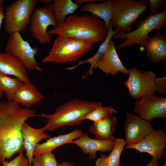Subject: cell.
<instances>
[{"label":"cell","instance_id":"20","mask_svg":"<svg viewBox=\"0 0 166 166\" xmlns=\"http://www.w3.org/2000/svg\"><path fill=\"white\" fill-rule=\"evenodd\" d=\"M117 124L116 117L113 115L100 121L93 122L89 130L96 139L114 142L115 138L114 133Z\"/></svg>","mask_w":166,"mask_h":166},{"label":"cell","instance_id":"11","mask_svg":"<svg viewBox=\"0 0 166 166\" xmlns=\"http://www.w3.org/2000/svg\"><path fill=\"white\" fill-rule=\"evenodd\" d=\"M134 112L147 121L159 118L166 119V98L147 95L136 99Z\"/></svg>","mask_w":166,"mask_h":166},{"label":"cell","instance_id":"33","mask_svg":"<svg viewBox=\"0 0 166 166\" xmlns=\"http://www.w3.org/2000/svg\"><path fill=\"white\" fill-rule=\"evenodd\" d=\"M158 161L152 159L149 163L144 166H158Z\"/></svg>","mask_w":166,"mask_h":166},{"label":"cell","instance_id":"14","mask_svg":"<svg viewBox=\"0 0 166 166\" xmlns=\"http://www.w3.org/2000/svg\"><path fill=\"white\" fill-rule=\"evenodd\" d=\"M97 68L107 74L115 75L121 72L128 74V69L123 65L116 51L115 42L110 40L98 61Z\"/></svg>","mask_w":166,"mask_h":166},{"label":"cell","instance_id":"21","mask_svg":"<svg viewBox=\"0 0 166 166\" xmlns=\"http://www.w3.org/2000/svg\"><path fill=\"white\" fill-rule=\"evenodd\" d=\"M83 132L80 129H77L66 134L49 137L46 141L41 144H38L35 147L33 152L35 156L46 152H52L55 148L64 144L71 143L78 138Z\"/></svg>","mask_w":166,"mask_h":166},{"label":"cell","instance_id":"9","mask_svg":"<svg viewBox=\"0 0 166 166\" xmlns=\"http://www.w3.org/2000/svg\"><path fill=\"white\" fill-rule=\"evenodd\" d=\"M38 51V48L32 47L27 41L23 39L20 33L16 32L9 35L5 52L9 53L20 59L27 70H42L35 57Z\"/></svg>","mask_w":166,"mask_h":166},{"label":"cell","instance_id":"8","mask_svg":"<svg viewBox=\"0 0 166 166\" xmlns=\"http://www.w3.org/2000/svg\"><path fill=\"white\" fill-rule=\"evenodd\" d=\"M129 77L124 84L130 95L136 100L144 96L155 94V80L156 76L152 71L142 70L135 67L128 69Z\"/></svg>","mask_w":166,"mask_h":166},{"label":"cell","instance_id":"29","mask_svg":"<svg viewBox=\"0 0 166 166\" xmlns=\"http://www.w3.org/2000/svg\"><path fill=\"white\" fill-rule=\"evenodd\" d=\"M2 164V166H28L29 160L24 155L23 152H21L10 161H4Z\"/></svg>","mask_w":166,"mask_h":166},{"label":"cell","instance_id":"10","mask_svg":"<svg viewBox=\"0 0 166 166\" xmlns=\"http://www.w3.org/2000/svg\"><path fill=\"white\" fill-rule=\"evenodd\" d=\"M29 31L31 36L41 44L45 45L51 41V35L47 31L48 26L57 27V23L49 5L37 7L32 14Z\"/></svg>","mask_w":166,"mask_h":166},{"label":"cell","instance_id":"23","mask_svg":"<svg viewBox=\"0 0 166 166\" xmlns=\"http://www.w3.org/2000/svg\"><path fill=\"white\" fill-rule=\"evenodd\" d=\"M114 142L110 154L108 156L101 154L96 160L95 166H121L120 158L126 143L124 139L119 138H115Z\"/></svg>","mask_w":166,"mask_h":166},{"label":"cell","instance_id":"1","mask_svg":"<svg viewBox=\"0 0 166 166\" xmlns=\"http://www.w3.org/2000/svg\"><path fill=\"white\" fill-rule=\"evenodd\" d=\"M34 109L13 101H0V164L23 152L22 127L29 118L37 117Z\"/></svg>","mask_w":166,"mask_h":166},{"label":"cell","instance_id":"16","mask_svg":"<svg viewBox=\"0 0 166 166\" xmlns=\"http://www.w3.org/2000/svg\"><path fill=\"white\" fill-rule=\"evenodd\" d=\"M71 143L78 146L83 153L88 154L89 159L91 160L95 159L98 151L106 152L111 151L114 145V142L91 138L86 132L83 133L78 138Z\"/></svg>","mask_w":166,"mask_h":166},{"label":"cell","instance_id":"35","mask_svg":"<svg viewBox=\"0 0 166 166\" xmlns=\"http://www.w3.org/2000/svg\"><path fill=\"white\" fill-rule=\"evenodd\" d=\"M96 0H75L74 2L77 5L81 4L85 2H91L93 1H96Z\"/></svg>","mask_w":166,"mask_h":166},{"label":"cell","instance_id":"28","mask_svg":"<svg viewBox=\"0 0 166 166\" xmlns=\"http://www.w3.org/2000/svg\"><path fill=\"white\" fill-rule=\"evenodd\" d=\"M33 166H58L54 155L46 152L34 156L32 161Z\"/></svg>","mask_w":166,"mask_h":166},{"label":"cell","instance_id":"24","mask_svg":"<svg viewBox=\"0 0 166 166\" xmlns=\"http://www.w3.org/2000/svg\"><path fill=\"white\" fill-rule=\"evenodd\" d=\"M117 33L112 28L111 24L109 30L107 37L105 40L99 46L98 49L96 53L92 57L84 61H80L78 63L73 66L66 68L65 69L69 70H72L77 68L80 65L87 63L90 64V66L88 72L82 77L83 80L88 76H91L93 73V70L97 68V64L99 60L105 50L109 42L111 40L113 36Z\"/></svg>","mask_w":166,"mask_h":166},{"label":"cell","instance_id":"12","mask_svg":"<svg viewBox=\"0 0 166 166\" xmlns=\"http://www.w3.org/2000/svg\"><path fill=\"white\" fill-rule=\"evenodd\" d=\"M124 129L127 145L140 142L154 130L150 121L130 113L126 115Z\"/></svg>","mask_w":166,"mask_h":166},{"label":"cell","instance_id":"31","mask_svg":"<svg viewBox=\"0 0 166 166\" xmlns=\"http://www.w3.org/2000/svg\"><path fill=\"white\" fill-rule=\"evenodd\" d=\"M155 85L156 91L159 94L165 93L166 92V77H156L155 80Z\"/></svg>","mask_w":166,"mask_h":166},{"label":"cell","instance_id":"5","mask_svg":"<svg viewBox=\"0 0 166 166\" xmlns=\"http://www.w3.org/2000/svg\"><path fill=\"white\" fill-rule=\"evenodd\" d=\"M148 6L144 0H114L110 21L113 30L117 33L130 32L132 25L147 10Z\"/></svg>","mask_w":166,"mask_h":166},{"label":"cell","instance_id":"34","mask_svg":"<svg viewBox=\"0 0 166 166\" xmlns=\"http://www.w3.org/2000/svg\"><path fill=\"white\" fill-rule=\"evenodd\" d=\"M58 166H75L71 162L63 161L59 164Z\"/></svg>","mask_w":166,"mask_h":166},{"label":"cell","instance_id":"37","mask_svg":"<svg viewBox=\"0 0 166 166\" xmlns=\"http://www.w3.org/2000/svg\"><path fill=\"white\" fill-rule=\"evenodd\" d=\"M163 166H166V162L165 161Z\"/></svg>","mask_w":166,"mask_h":166},{"label":"cell","instance_id":"27","mask_svg":"<svg viewBox=\"0 0 166 166\" xmlns=\"http://www.w3.org/2000/svg\"><path fill=\"white\" fill-rule=\"evenodd\" d=\"M117 113V111L111 105L108 107H103L102 106L96 108L87 115L83 118L96 122Z\"/></svg>","mask_w":166,"mask_h":166},{"label":"cell","instance_id":"30","mask_svg":"<svg viewBox=\"0 0 166 166\" xmlns=\"http://www.w3.org/2000/svg\"><path fill=\"white\" fill-rule=\"evenodd\" d=\"M149 15H152L157 13V10L166 3V0H149Z\"/></svg>","mask_w":166,"mask_h":166},{"label":"cell","instance_id":"25","mask_svg":"<svg viewBox=\"0 0 166 166\" xmlns=\"http://www.w3.org/2000/svg\"><path fill=\"white\" fill-rule=\"evenodd\" d=\"M57 24L63 22L66 16L73 14L79 6L71 0H54L49 5Z\"/></svg>","mask_w":166,"mask_h":166},{"label":"cell","instance_id":"26","mask_svg":"<svg viewBox=\"0 0 166 166\" xmlns=\"http://www.w3.org/2000/svg\"><path fill=\"white\" fill-rule=\"evenodd\" d=\"M23 82L18 78H11L0 74V97L2 98L4 93L7 101H11L14 94Z\"/></svg>","mask_w":166,"mask_h":166},{"label":"cell","instance_id":"13","mask_svg":"<svg viewBox=\"0 0 166 166\" xmlns=\"http://www.w3.org/2000/svg\"><path fill=\"white\" fill-rule=\"evenodd\" d=\"M166 147V133L164 129L154 130L147 137L140 142L126 145L125 149L133 148L140 152H146L152 159L158 161L163 154Z\"/></svg>","mask_w":166,"mask_h":166},{"label":"cell","instance_id":"6","mask_svg":"<svg viewBox=\"0 0 166 166\" xmlns=\"http://www.w3.org/2000/svg\"><path fill=\"white\" fill-rule=\"evenodd\" d=\"M166 25V10L155 14L149 15L144 19L140 20L136 24L135 30L125 33H116L113 38L124 40L116 46V49H120L125 47L130 48L135 44L142 45L150 32L154 29L159 30Z\"/></svg>","mask_w":166,"mask_h":166},{"label":"cell","instance_id":"32","mask_svg":"<svg viewBox=\"0 0 166 166\" xmlns=\"http://www.w3.org/2000/svg\"><path fill=\"white\" fill-rule=\"evenodd\" d=\"M5 17L4 12V6L3 5L0 4V29H1L2 23Z\"/></svg>","mask_w":166,"mask_h":166},{"label":"cell","instance_id":"17","mask_svg":"<svg viewBox=\"0 0 166 166\" xmlns=\"http://www.w3.org/2000/svg\"><path fill=\"white\" fill-rule=\"evenodd\" d=\"M45 132L42 128H35L26 122L22 127L21 133L23 140V147L26 152V156L29 160L28 166H33V152L38 143L50 137L49 135Z\"/></svg>","mask_w":166,"mask_h":166},{"label":"cell","instance_id":"15","mask_svg":"<svg viewBox=\"0 0 166 166\" xmlns=\"http://www.w3.org/2000/svg\"><path fill=\"white\" fill-rule=\"evenodd\" d=\"M0 74L14 76L23 82H30L27 69L23 62L8 52H0Z\"/></svg>","mask_w":166,"mask_h":166},{"label":"cell","instance_id":"19","mask_svg":"<svg viewBox=\"0 0 166 166\" xmlns=\"http://www.w3.org/2000/svg\"><path fill=\"white\" fill-rule=\"evenodd\" d=\"M44 98L35 85L29 82L23 83L14 94L11 101L28 108Z\"/></svg>","mask_w":166,"mask_h":166},{"label":"cell","instance_id":"7","mask_svg":"<svg viewBox=\"0 0 166 166\" xmlns=\"http://www.w3.org/2000/svg\"><path fill=\"white\" fill-rule=\"evenodd\" d=\"M38 0H16L7 6L5 12L4 27L9 35L24 31L30 24Z\"/></svg>","mask_w":166,"mask_h":166},{"label":"cell","instance_id":"36","mask_svg":"<svg viewBox=\"0 0 166 166\" xmlns=\"http://www.w3.org/2000/svg\"><path fill=\"white\" fill-rule=\"evenodd\" d=\"M38 2H40L45 5H49L52 3L53 0H38Z\"/></svg>","mask_w":166,"mask_h":166},{"label":"cell","instance_id":"18","mask_svg":"<svg viewBox=\"0 0 166 166\" xmlns=\"http://www.w3.org/2000/svg\"><path fill=\"white\" fill-rule=\"evenodd\" d=\"M142 45L145 48L147 57L152 62L156 63L166 59V36L162 34L159 30L153 37L148 36Z\"/></svg>","mask_w":166,"mask_h":166},{"label":"cell","instance_id":"4","mask_svg":"<svg viewBox=\"0 0 166 166\" xmlns=\"http://www.w3.org/2000/svg\"><path fill=\"white\" fill-rule=\"evenodd\" d=\"M93 42L74 38L57 36L43 63H64L77 60L91 49Z\"/></svg>","mask_w":166,"mask_h":166},{"label":"cell","instance_id":"22","mask_svg":"<svg viewBox=\"0 0 166 166\" xmlns=\"http://www.w3.org/2000/svg\"><path fill=\"white\" fill-rule=\"evenodd\" d=\"M114 2V0H107L101 3L89 2L82 6L80 10L81 12H89L92 15L101 18L109 30Z\"/></svg>","mask_w":166,"mask_h":166},{"label":"cell","instance_id":"3","mask_svg":"<svg viewBox=\"0 0 166 166\" xmlns=\"http://www.w3.org/2000/svg\"><path fill=\"white\" fill-rule=\"evenodd\" d=\"M102 106L101 102L75 98L59 105L53 114L42 113L38 117H44L47 120L46 124L42 127L44 131L52 132L62 126L81 124L89 113Z\"/></svg>","mask_w":166,"mask_h":166},{"label":"cell","instance_id":"2","mask_svg":"<svg viewBox=\"0 0 166 166\" xmlns=\"http://www.w3.org/2000/svg\"><path fill=\"white\" fill-rule=\"evenodd\" d=\"M109 30L104 22L94 15L85 13L78 16L72 14L62 23L48 31L49 35L89 41L94 43L103 42Z\"/></svg>","mask_w":166,"mask_h":166}]
</instances>
